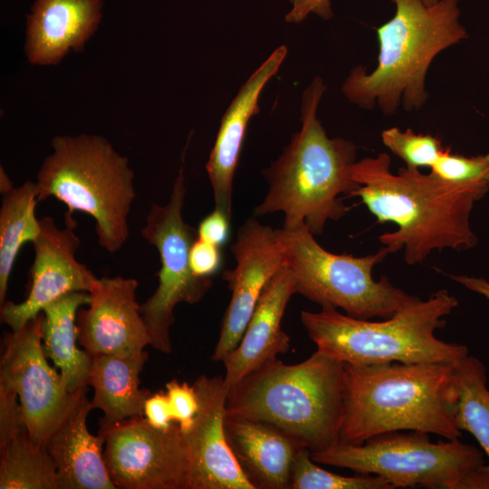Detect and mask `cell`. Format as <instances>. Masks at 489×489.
<instances>
[{"label":"cell","mask_w":489,"mask_h":489,"mask_svg":"<svg viewBox=\"0 0 489 489\" xmlns=\"http://www.w3.org/2000/svg\"><path fill=\"white\" fill-rule=\"evenodd\" d=\"M393 17L377 28L378 63L351 70L341 91L355 105L393 115L402 105L418 110L428 99L426 76L435 57L468 37L459 21V0H392Z\"/></svg>","instance_id":"3"},{"label":"cell","mask_w":489,"mask_h":489,"mask_svg":"<svg viewBox=\"0 0 489 489\" xmlns=\"http://www.w3.org/2000/svg\"><path fill=\"white\" fill-rule=\"evenodd\" d=\"M143 416L155 428L168 430L173 425V416L167 393L150 394L145 401Z\"/></svg>","instance_id":"34"},{"label":"cell","mask_w":489,"mask_h":489,"mask_svg":"<svg viewBox=\"0 0 489 489\" xmlns=\"http://www.w3.org/2000/svg\"><path fill=\"white\" fill-rule=\"evenodd\" d=\"M453 281L465 286L466 289L483 295L489 299V282L484 278L467 276V275H455L447 274Z\"/></svg>","instance_id":"36"},{"label":"cell","mask_w":489,"mask_h":489,"mask_svg":"<svg viewBox=\"0 0 489 489\" xmlns=\"http://www.w3.org/2000/svg\"><path fill=\"white\" fill-rule=\"evenodd\" d=\"M420 431H393L362 444L339 441L311 453L317 464L378 475L394 488L489 489L483 452L457 439L433 443Z\"/></svg>","instance_id":"8"},{"label":"cell","mask_w":489,"mask_h":489,"mask_svg":"<svg viewBox=\"0 0 489 489\" xmlns=\"http://www.w3.org/2000/svg\"><path fill=\"white\" fill-rule=\"evenodd\" d=\"M91 409L85 391L44 446L55 466L59 489L116 488L103 456L104 436H94L87 427Z\"/></svg>","instance_id":"21"},{"label":"cell","mask_w":489,"mask_h":489,"mask_svg":"<svg viewBox=\"0 0 489 489\" xmlns=\"http://www.w3.org/2000/svg\"><path fill=\"white\" fill-rule=\"evenodd\" d=\"M193 386L198 409L191 427L181 432L188 459L185 489H255L225 436L228 389L224 378L202 375Z\"/></svg>","instance_id":"15"},{"label":"cell","mask_w":489,"mask_h":489,"mask_svg":"<svg viewBox=\"0 0 489 489\" xmlns=\"http://www.w3.org/2000/svg\"><path fill=\"white\" fill-rule=\"evenodd\" d=\"M0 489H59L55 466L25 428L0 448Z\"/></svg>","instance_id":"26"},{"label":"cell","mask_w":489,"mask_h":489,"mask_svg":"<svg viewBox=\"0 0 489 489\" xmlns=\"http://www.w3.org/2000/svg\"><path fill=\"white\" fill-rule=\"evenodd\" d=\"M90 292L67 293L46 305L43 313L42 341L48 359L56 368L65 388L76 392L88 386L92 358L77 347L76 317L82 305H88Z\"/></svg>","instance_id":"23"},{"label":"cell","mask_w":489,"mask_h":489,"mask_svg":"<svg viewBox=\"0 0 489 489\" xmlns=\"http://www.w3.org/2000/svg\"><path fill=\"white\" fill-rule=\"evenodd\" d=\"M43 313L28 321L5 338L0 363V383L19 398L23 424L31 440L44 446L62 421L75 408L87 387L68 391L43 349Z\"/></svg>","instance_id":"11"},{"label":"cell","mask_w":489,"mask_h":489,"mask_svg":"<svg viewBox=\"0 0 489 489\" xmlns=\"http://www.w3.org/2000/svg\"><path fill=\"white\" fill-rule=\"evenodd\" d=\"M225 431L234 455L255 489H290L296 454L304 447L301 443L272 425L227 413Z\"/></svg>","instance_id":"20"},{"label":"cell","mask_w":489,"mask_h":489,"mask_svg":"<svg viewBox=\"0 0 489 489\" xmlns=\"http://www.w3.org/2000/svg\"><path fill=\"white\" fill-rule=\"evenodd\" d=\"M344 363L316 350L293 365L274 358L227 391L226 413L283 431L311 453L340 441Z\"/></svg>","instance_id":"5"},{"label":"cell","mask_w":489,"mask_h":489,"mask_svg":"<svg viewBox=\"0 0 489 489\" xmlns=\"http://www.w3.org/2000/svg\"><path fill=\"white\" fill-rule=\"evenodd\" d=\"M221 247L197 238L189 251V265L195 275L211 278L221 268Z\"/></svg>","instance_id":"32"},{"label":"cell","mask_w":489,"mask_h":489,"mask_svg":"<svg viewBox=\"0 0 489 489\" xmlns=\"http://www.w3.org/2000/svg\"><path fill=\"white\" fill-rule=\"evenodd\" d=\"M294 293V278L284 264L266 283L239 344L222 360L227 389L264 363L289 350L290 337L282 330L281 321Z\"/></svg>","instance_id":"18"},{"label":"cell","mask_w":489,"mask_h":489,"mask_svg":"<svg viewBox=\"0 0 489 489\" xmlns=\"http://www.w3.org/2000/svg\"><path fill=\"white\" fill-rule=\"evenodd\" d=\"M287 54L276 48L242 85L224 113L206 168L212 185L215 208L232 215L233 179L250 119L259 112V98Z\"/></svg>","instance_id":"17"},{"label":"cell","mask_w":489,"mask_h":489,"mask_svg":"<svg viewBox=\"0 0 489 489\" xmlns=\"http://www.w3.org/2000/svg\"><path fill=\"white\" fill-rule=\"evenodd\" d=\"M137 289L133 278H98L87 308H80L76 317L78 342L91 356L136 355L150 345Z\"/></svg>","instance_id":"16"},{"label":"cell","mask_w":489,"mask_h":489,"mask_svg":"<svg viewBox=\"0 0 489 489\" xmlns=\"http://www.w3.org/2000/svg\"><path fill=\"white\" fill-rule=\"evenodd\" d=\"M37 174L38 201L53 197L68 211L92 216L99 244L118 252L129 238L128 217L136 197L129 158L96 134L56 136Z\"/></svg>","instance_id":"7"},{"label":"cell","mask_w":489,"mask_h":489,"mask_svg":"<svg viewBox=\"0 0 489 489\" xmlns=\"http://www.w3.org/2000/svg\"><path fill=\"white\" fill-rule=\"evenodd\" d=\"M91 358L88 385L94 390L92 408L103 412L100 429L143 416L145 401L151 392L139 388V373L148 352L130 356L97 354Z\"/></svg>","instance_id":"22"},{"label":"cell","mask_w":489,"mask_h":489,"mask_svg":"<svg viewBox=\"0 0 489 489\" xmlns=\"http://www.w3.org/2000/svg\"><path fill=\"white\" fill-rule=\"evenodd\" d=\"M72 215L66 212L63 228L52 216L40 219V233L32 243L34 259L27 296L22 302H5L1 305V322L12 331L22 328L58 298L73 292H90L94 287L98 278L76 259L80 239Z\"/></svg>","instance_id":"13"},{"label":"cell","mask_w":489,"mask_h":489,"mask_svg":"<svg viewBox=\"0 0 489 489\" xmlns=\"http://www.w3.org/2000/svg\"><path fill=\"white\" fill-rule=\"evenodd\" d=\"M350 176L359 187L348 197H360L378 223L397 225L379 240L389 254L404 248L408 264L423 262L435 249L475 245L470 214L489 191V180L452 182L408 167L394 174L384 152L355 161Z\"/></svg>","instance_id":"1"},{"label":"cell","mask_w":489,"mask_h":489,"mask_svg":"<svg viewBox=\"0 0 489 489\" xmlns=\"http://www.w3.org/2000/svg\"><path fill=\"white\" fill-rule=\"evenodd\" d=\"M36 182L26 181L3 194L0 206V306L5 302L14 262L25 243H33L41 225L35 216Z\"/></svg>","instance_id":"24"},{"label":"cell","mask_w":489,"mask_h":489,"mask_svg":"<svg viewBox=\"0 0 489 489\" xmlns=\"http://www.w3.org/2000/svg\"><path fill=\"white\" fill-rule=\"evenodd\" d=\"M101 0H36L27 16L24 52L29 62L57 64L80 52L98 28Z\"/></svg>","instance_id":"19"},{"label":"cell","mask_w":489,"mask_h":489,"mask_svg":"<svg viewBox=\"0 0 489 489\" xmlns=\"http://www.w3.org/2000/svg\"><path fill=\"white\" fill-rule=\"evenodd\" d=\"M276 230L296 293L321 307L340 308L358 319H387L417 298L386 276L373 279V267L389 254L385 246L362 257L336 254L322 248L304 223Z\"/></svg>","instance_id":"9"},{"label":"cell","mask_w":489,"mask_h":489,"mask_svg":"<svg viewBox=\"0 0 489 489\" xmlns=\"http://www.w3.org/2000/svg\"><path fill=\"white\" fill-rule=\"evenodd\" d=\"M110 477L120 489H185L188 459L179 426L168 430L133 417L99 430Z\"/></svg>","instance_id":"12"},{"label":"cell","mask_w":489,"mask_h":489,"mask_svg":"<svg viewBox=\"0 0 489 489\" xmlns=\"http://www.w3.org/2000/svg\"><path fill=\"white\" fill-rule=\"evenodd\" d=\"M325 89L322 79L316 76L304 90L302 128L264 171L269 190L254 209V216L283 212V227L304 223L313 235L321 234L328 220H338L347 213L349 207L339 196H349L359 187L350 176L356 146L343 139H330L317 118Z\"/></svg>","instance_id":"4"},{"label":"cell","mask_w":489,"mask_h":489,"mask_svg":"<svg viewBox=\"0 0 489 489\" xmlns=\"http://www.w3.org/2000/svg\"><path fill=\"white\" fill-rule=\"evenodd\" d=\"M426 5H433L438 0H422ZM292 7L286 14L288 23H300L310 14H315L328 20L333 16L331 0H290Z\"/></svg>","instance_id":"35"},{"label":"cell","mask_w":489,"mask_h":489,"mask_svg":"<svg viewBox=\"0 0 489 489\" xmlns=\"http://www.w3.org/2000/svg\"><path fill=\"white\" fill-rule=\"evenodd\" d=\"M457 428L472 434L489 458V389L486 369L475 356L467 355L455 365Z\"/></svg>","instance_id":"25"},{"label":"cell","mask_w":489,"mask_h":489,"mask_svg":"<svg viewBox=\"0 0 489 489\" xmlns=\"http://www.w3.org/2000/svg\"><path fill=\"white\" fill-rule=\"evenodd\" d=\"M166 393L173 421L179 426L182 433L187 431L193 425L198 409V399L194 386L174 379L166 384Z\"/></svg>","instance_id":"30"},{"label":"cell","mask_w":489,"mask_h":489,"mask_svg":"<svg viewBox=\"0 0 489 489\" xmlns=\"http://www.w3.org/2000/svg\"><path fill=\"white\" fill-rule=\"evenodd\" d=\"M457 305V299L442 289L379 321L344 315L329 306L318 312L302 311L301 320L317 350L343 363H456L468 355L467 347L435 333Z\"/></svg>","instance_id":"6"},{"label":"cell","mask_w":489,"mask_h":489,"mask_svg":"<svg viewBox=\"0 0 489 489\" xmlns=\"http://www.w3.org/2000/svg\"><path fill=\"white\" fill-rule=\"evenodd\" d=\"M24 428L17 394L0 383V448Z\"/></svg>","instance_id":"31"},{"label":"cell","mask_w":489,"mask_h":489,"mask_svg":"<svg viewBox=\"0 0 489 489\" xmlns=\"http://www.w3.org/2000/svg\"><path fill=\"white\" fill-rule=\"evenodd\" d=\"M231 252L236 265L224 271L223 279L232 296L212 356L215 361H222L239 344L266 283L285 264L277 230L255 216L239 228Z\"/></svg>","instance_id":"14"},{"label":"cell","mask_w":489,"mask_h":489,"mask_svg":"<svg viewBox=\"0 0 489 489\" xmlns=\"http://www.w3.org/2000/svg\"><path fill=\"white\" fill-rule=\"evenodd\" d=\"M381 139L394 155L411 168H430L444 149L437 137L415 133L411 129L405 131L396 127L387 129L382 131Z\"/></svg>","instance_id":"28"},{"label":"cell","mask_w":489,"mask_h":489,"mask_svg":"<svg viewBox=\"0 0 489 489\" xmlns=\"http://www.w3.org/2000/svg\"><path fill=\"white\" fill-rule=\"evenodd\" d=\"M291 489H393L378 475L359 474L344 476L327 471L312 459L311 451L302 447L296 454L291 477Z\"/></svg>","instance_id":"27"},{"label":"cell","mask_w":489,"mask_h":489,"mask_svg":"<svg viewBox=\"0 0 489 489\" xmlns=\"http://www.w3.org/2000/svg\"><path fill=\"white\" fill-rule=\"evenodd\" d=\"M230 219L225 213L215 208L199 222L197 238L222 247L229 238Z\"/></svg>","instance_id":"33"},{"label":"cell","mask_w":489,"mask_h":489,"mask_svg":"<svg viewBox=\"0 0 489 489\" xmlns=\"http://www.w3.org/2000/svg\"><path fill=\"white\" fill-rule=\"evenodd\" d=\"M430 172L452 182L489 180V153L465 157L453 154L449 148H444L431 166Z\"/></svg>","instance_id":"29"},{"label":"cell","mask_w":489,"mask_h":489,"mask_svg":"<svg viewBox=\"0 0 489 489\" xmlns=\"http://www.w3.org/2000/svg\"><path fill=\"white\" fill-rule=\"evenodd\" d=\"M13 182L4 170L3 167L0 168V193L3 195L9 192L14 188Z\"/></svg>","instance_id":"37"},{"label":"cell","mask_w":489,"mask_h":489,"mask_svg":"<svg viewBox=\"0 0 489 489\" xmlns=\"http://www.w3.org/2000/svg\"><path fill=\"white\" fill-rule=\"evenodd\" d=\"M188 143L183 151L169 201L165 206L152 204L140 229L142 237L157 248L161 264L157 273L158 285L140 305V313L150 346L165 354L172 351L169 331L175 321L176 305L198 302L212 286L211 278L195 275L189 265V251L197 232L182 216L186 197L183 161Z\"/></svg>","instance_id":"10"},{"label":"cell","mask_w":489,"mask_h":489,"mask_svg":"<svg viewBox=\"0 0 489 489\" xmlns=\"http://www.w3.org/2000/svg\"><path fill=\"white\" fill-rule=\"evenodd\" d=\"M456 363H344L340 441L358 445L393 431L459 438Z\"/></svg>","instance_id":"2"}]
</instances>
